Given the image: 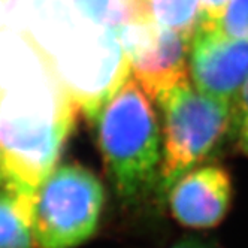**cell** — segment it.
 I'll return each mask as SVG.
<instances>
[{
	"instance_id": "cell-12",
	"label": "cell",
	"mask_w": 248,
	"mask_h": 248,
	"mask_svg": "<svg viewBox=\"0 0 248 248\" xmlns=\"http://www.w3.org/2000/svg\"><path fill=\"white\" fill-rule=\"evenodd\" d=\"M236 103H235V114L238 117L248 115V77L245 78L242 87L239 88V92L236 94Z\"/></svg>"
},
{
	"instance_id": "cell-3",
	"label": "cell",
	"mask_w": 248,
	"mask_h": 248,
	"mask_svg": "<svg viewBox=\"0 0 248 248\" xmlns=\"http://www.w3.org/2000/svg\"><path fill=\"white\" fill-rule=\"evenodd\" d=\"M155 103L162 111L163 160L160 183L169 188L199 166L224 139L233 118L232 103L194 88L190 81L173 87Z\"/></svg>"
},
{
	"instance_id": "cell-5",
	"label": "cell",
	"mask_w": 248,
	"mask_h": 248,
	"mask_svg": "<svg viewBox=\"0 0 248 248\" xmlns=\"http://www.w3.org/2000/svg\"><path fill=\"white\" fill-rule=\"evenodd\" d=\"M115 34L129 60L132 77L154 102L173 87L190 81L191 38L158 26L154 20L127 23Z\"/></svg>"
},
{
	"instance_id": "cell-1",
	"label": "cell",
	"mask_w": 248,
	"mask_h": 248,
	"mask_svg": "<svg viewBox=\"0 0 248 248\" xmlns=\"http://www.w3.org/2000/svg\"><path fill=\"white\" fill-rule=\"evenodd\" d=\"M78 114L51 72L42 82L0 88V169L36 190L57 166Z\"/></svg>"
},
{
	"instance_id": "cell-8",
	"label": "cell",
	"mask_w": 248,
	"mask_h": 248,
	"mask_svg": "<svg viewBox=\"0 0 248 248\" xmlns=\"http://www.w3.org/2000/svg\"><path fill=\"white\" fill-rule=\"evenodd\" d=\"M33 205L34 190L0 169V248H39Z\"/></svg>"
},
{
	"instance_id": "cell-13",
	"label": "cell",
	"mask_w": 248,
	"mask_h": 248,
	"mask_svg": "<svg viewBox=\"0 0 248 248\" xmlns=\"http://www.w3.org/2000/svg\"><path fill=\"white\" fill-rule=\"evenodd\" d=\"M239 150L248 155V115H244L239 121V138H238Z\"/></svg>"
},
{
	"instance_id": "cell-6",
	"label": "cell",
	"mask_w": 248,
	"mask_h": 248,
	"mask_svg": "<svg viewBox=\"0 0 248 248\" xmlns=\"http://www.w3.org/2000/svg\"><path fill=\"white\" fill-rule=\"evenodd\" d=\"M188 74L199 92L232 102L248 77V39L201 23L190 41Z\"/></svg>"
},
{
	"instance_id": "cell-2",
	"label": "cell",
	"mask_w": 248,
	"mask_h": 248,
	"mask_svg": "<svg viewBox=\"0 0 248 248\" xmlns=\"http://www.w3.org/2000/svg\"><path fill=\"white\" fill-rule=\"evenodd\" d=\"M153 102L129 75L93 120L105 170L127 202L144 199L160 180L163 133Z\"/></svg>"
},
{
	"instance_id": "cell-4",
	"label": "cell",
	"mask_w": 248,
	"mask_h": 248,
	"mask_svg": "<svg viewBox=\"0 0 248 248\" xmlns=\"http://www.w3.org/2000/svg\"><path fill=\"white\" fill-rule=\"evenodd\" d=\"M105 203L100 180L78 163L56 166L34 190L39 248H75L97 230Z\"/></svg>"
},
{
	"instance_id": "cell-11",
	"label": "cell",
	"mask_w": 248,
	"mask_h": 248,
	"mask_svg": "<svg viewBox=\"0 0 248 248\" xmlns=\"http://www.w3.org/2000/svg\"><path fill=\"white\" fill-rule=\"evenodd\" d=\"M227 3L229 0H201V23H216L221 16Z\"/></svg>"
},
{
	"instance_id": "cell-9",
	"label": "cell",
	"mask_w": 248,
	"mask_h": 248,
	"mask_svg": "<svg viewBox=\"0 0 248 248\" xmlns=\"http://www.w3.org/2000/svg\"><path fill=\"white\" fill-rule=\"evenodd\" d=\"M151 18L162 27L191 38L198 29L202 11L201 0H148Z\"/></svg>"
},
{
	"instance_id": "cell-14",
	"label": "cell",
	"mask_w": 248,
	"mask_h": 248,
	"mask_svg": "<svg viewBox=\"0 0 248 248\" xmlns=\"http://www.w3.org/2000/svg\"><path fill=\"white\" fill-rule=\"evenodd\" d=\"M170 248H214V247L206 244V242H203V241H201V239L188 238V239H183L180 242H176Z\"/></svg>"
},
{
	"instance_id": "cell-7",
	"label": "cell",
	"mask_w": 248,
	"mask_h": 248,
	"mask_svg": "<svg viewBox=\"0 0 248 248\" xmlns=\"http://www.w3.org/2000/svg\"><path fill=\"white\" fill-rule=\"evenodd\" d=\"M232 178L220 165L196 166L169 187L172 217L190 229H212L227 216L232 203Z\"/></svg>"
},
{
	"instance_id": "cell-10",
	"label": "cell",
	"mask_w": 248,
	"mask_h": 248,
	"mask_svg": "<svg viewBox=\"0 0 248 248\" xmlns=\"http://www.w3.org/2000/svg\"><path fill=\"white\" fill-rule=\"evenodd\" d=\"M203 24L214 26L229 38L248 39V0H229L221 16L216 23Z\"/></svg>"
}]
</instances>
